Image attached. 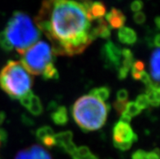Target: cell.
<instances>
[{
    "label": "cell",
    "instance_id": "3",
    "mask_svg": "<svg viewBox=\"0 0 160 159\" xmlns=\"http://www.w3.org/2000/svg\"><path fill=\"white\" fill-rule=\"evenodd\" d=\"M3 32L11 46L20 54L35 44L41 37V32L32 19L22 12L13 13Z\"/></svg>",
    "mask_w": 160,
    "mask_h": 159
},
{
    "label": "cell",
    "instance_id": "10",
    "mask_svg": "<svg viewBox=\"0 0 160 159\" xmlns=\"http://www.w3.org/2000/svg\"><path fill=\"white\" fill-rule=\"evenodd\" d=\"M106 20L112 28H120L124 27L126 21V16L120 9L112 8L106 15Z\"/></svg>",
    "mask_w": 160,
    "mask_h": 159
},
{
    "label": "cell",
    "instance_id": "34",
    "mask_svg": "<svg viewBox=\"0 0 160 159\" xmlns=\"http://www.w3.org/2000/svg\"><path fill=\"white\" fill-rule=\"evenodd\" d=\"M147 152L143 149H138L132 154V159H146Z\"/></svg>",
    "mask_w": 160,
    "mask_h": 159
},
{
    "label": "cell",
    "instance_id": "29",
    "mask_svg": "<svg viewBox=\"0 0 160 159\" xmlns=\"http://www.w3.org/2000/svg\"><path fill=\"white\" fill-rule=\"evenodd\" d=\"M128 97V91L124 89H120L116 93V101L127 102Z\"/></svg>",
    "mask_w": 160,
    "mask_h": 159
},
{
    "label": "cell",
    "instance_id": "35",
    "mask_svg": "<svg viewBox=\"0 0 160 159\" xmlns=\"http://www.w3.org/2000/svg\"><path fill=\"white\" fill-rule=\"evenodd\" d=\"M131 10L133 12H140L143 7V2L142 1H134L131 3Z\"/></svg>",
    "mask_w": 160,
    "mask_h": 159
},
{
    "label": "cell",
    "instance_id": "44",
    "mask_svg": "<svg viewBox=\"0 0 160 159\" xmlns=\"http://www.w3.org/2000/svg\"><path fill=\"white\" fill-rule=\"evenodd\" d=\"M89 159H98V157L94 155V154H93V153H91V155L89 156Z\"/></svg>",
    "mask_w": 160,
    "mask_h": 159
},
{
    "label": "cell",
    "instance_id": "39",
    "mask_svg": "<svg viewBox=\"0 0 160 159\" xmlns=\"http://www.w3.org/2000/svg\"><path fill=\"white\" fill-rule=\"evenodd\" d=\"M21 119H22L23 123H24V124L28 125V126H32V125L34 124V122H33V120H32V119H31L29 117L27 116V115H22V118H21Z\"/></svg>",
    "mask_w": 160,
    "mask_h": 159
},
{
    "label": "cell",
    "instance_id": "8",
    "mask_svg": "<svg viewBox=\"0 0 160 159\" xmlns=\"http://www.w3.org/2000/svg\"><path fill=\"white\" fill-rule=\"evenodd\" d=\"M72 137L73 134L70 131L57 133L56 135H55V145L72 155L77 149V146L73 143Z\"/></svg>",
    "mask_w": 160,
    "mask_h": 159
},
{
    "label": "cell",
    "instance_id": "40",
    "mask_svg": "<svg viewBox=\"0 0 160 159\" xmlns=\"http://www.w3.org/2000/svg\"><path fill=\"white\" fill-rule=\"evenodd\" d=\"M8 141V133L4 129L0 128V143H5Z\"/></svg>",
    "mask_w": 160,
    "mask_h": 159
},
{
    "label": "cell",
    "instance_id": "37",
    "mask_svg": "<svg viewBox=\"0 0 160 159\" xmlns=\"http://www.w3.org/2000/svg\"><path fill=\"white\" fill-rule=\"evenodd\" d=\"M114 146L117 148L118 149H120L121 151H126L128 150L130 148L132 147V143H124V144H115L113 143Z\"/></svg>",
    "mask_w": 160,
    "mask_h": 159
},
{
    "label": "cell",
    "instance_id": "14",
    "mask_svg": "<svg viewBox=\"0 0 160 159\" xmlns=\"http://www.w3.org/2000/svg\"><path fill=\"white\" fill-rule=\"evenodd\" d=\"M51 119L56 125L63 126L68 122V116L66 107L63 106L57 107L56 110L51 113Z\"/></svg>",
    "mask_w": 160,
    "mask_h": 159
},
{
    "label": "cell",
    "instance_id": "28",
    "mask_svg": "<svg viewBox=\"0 0 160 159\" xmlns=\"http://www.w3.org/2000/svg\"><path fill=\"white\" fill-rule=\"evenodd\" d=\"M142 83H144V85H146V87H149L151 84H152V81L150 78V75L148 73L143 71L140 73V79H139Z\"/></svg>",
    "mask_w": 160,
    "mask_h": 159
},
{
    "label": "cell",
    "instance_id": "43",
    "mask_svg": "<svg viewBox=\"0 0 160 159\" xmlns=\"http://www.w3.org/2000/svg\"><path fill=\"white\" fill-rule=\"evenodd\" d=\"M154 23L156 24L157 28L160 29V16H157L156 18L154 19Z\"/></svg>",
    "mask_w": 160,
    "mask_h": 159
},
{
    "label": "cell",
    "instance_id": "11",
    "mask_svg": "<svg viewBox=\"0 0 160 159\" xmlns=\"http://www.w3.org/2000/svg\"><path fill=\"white\" fill-rule=\"evenodd\" d=\"M106 6L102 2H92L86 10L88 18L90 20L102 18L106 15Z\"/></svg>",
    "mask_w": 160,
    "mask_h": 159
},
{
    "label": "cell",
    "instance_id": "23",
    "mask_svg": "<svg viewBox=\"0 0 160 159\" xmlns=\"http://www.w3.org/2000/svg\"><path fill=\"white\" fill-rule=\"evenodd\" d=\"M125 111L130 117H134L137 116L138 115H139L142 111L139 107L137 106V104L135 103V102H127V105H126Z\"/></svg>",
    "mask_w": 160,
    "mask_h": 159
},
{
    "label": "cell",
    "instance_id": "41",
    "mask_svg": "<svg viewBox=\"0 0 160 159\" xmlns=\"http://www.w3.org/2000/svg\"><path fill=\"white\" fill-rule=\"evenodd\" d=\"M154 44L157 47H159L160 48V33H158V34H157L156 36L154 37Z\"/></svg>",
    "mask_w": 160,
    "mask_h": 159
},
{
    "label": "cell",
    "instance_id": "46",
    "mask_svg": "<svg viewBox=\"0 0 160 159\" xmlns=\"http://www.w3.org/2000/svg\"><path fill=\"white\" fill-rule=\"evenodd\" d=\"M159 159H160V158H159Z\"/></svg>",
    "mask_w": 160,
    "mask_h": 159
},
{
    "label": "cell",
    "instance_id": "33",
    "mask_svg": "<svg viewBox=\"0 0 160 159\" xmlns=\"http://www.w3.org/2000/svg\"><path fill=\"white\" fill-rule=\"evenodd\" d=\"M15 159H32V157L28 149H24L17 153Z\"/></svg>",
    "mask_w": 160,
    "mask_h": 159
},
{
    "label": "cell",
    "instance_id": "45",
    "mask_svg": "<svg viewBox=\"0 0 160 159\" xmlns=\"http://www.w3.org/2000/svg\"><path fill=\"white\" fill-rule=\"evenodd\" d=\"M0 144H1V143H0Z\"/></svg>",
    "mask_w": 160,
    "mask_h": 159
},
{
    "label": "cell",
    "instance_id": "13",
    "mask_svg": "<svg viewBox=\"0 0 160 159\" xmlns=\"http://www.w3.org/2000/svg\"><path fill=\"white\" fill-rule=\"evenodd\" d=\"M150 73L155 82L160 83V48L152 53L150 58Z\"/></svg>",
    "mask_w": 160,
    "mask_h": 159
},
{
    "label": "cell",
    "instance_id": "7",
    "mask_svg": "<svg viewBox=\"0 0 160 159\" xmlns=\"http://www.w3.org/2000/svg\"><path fill=\"white\" fill-rule=\"evenodd\" d=\"M138 137L133 132L129 124L119 121L113 127V143L124 144L132 143L138 141Z\"/></svg>",
    "mask_w": 160,
    "mask_h": 159
},
{
    "label": "cell",
    "instance_id": "2",
    "mask_svg": "<svg viewBox=\"0 0 160 159\" xmlns=\"http://www.w3.org/2000/svg\"><path fill=\"white\" fill-rule=\"evenodd\" d=\"M110 107L90 95L77 99L72 109L77 124L84 131H96L105 124Z\"/></svg>",
    "mask_w": 160,
    "mask_h": 159
},
{
    "label": "cell",
    "instance_id": "15",
    "mask_svg": "<svg viewBox=\"0 0 160 159\" xmlns=\"http://www.w3.org/2000/svg\"><path fill=\"white\" fill-rule=\"evenodd\" d=\"M28 111L34 116H39L42 115L43 112V106L41 102V100L38 96L36 95H32L31 97L30 104L29 107H28Z\"/></svg>",
    "mask_w": 160,
    "mask_h": 159
},
{
    "label": "cell",
    "instance_id": "18",
    "mask_svg": "<svg viewBox=\"0 0 160 159\" xmlns=\"http://www.w3.org/2000/svg\"><path fill=\"white\" fill-rule=\"evenodd\" d=\"M121 55L123 57V60H122V67H124L126 68L131 69L132 64L134 62V57L133 54L129 49H123L121 50Z\"/></svg>",
    "mask_w": 160,
    "mask_h": 159
},
{
    "label": "cell",
    "instance_id": "42",
    "mask_svg": "<svg viewBox=\"0 0 160 159\" xmlns=\"http://www.w3.org/2000/svg\"><path fill=\"white\" fill-rule=\"evenodd\" d=\"M5 118H6L5 113L1 111V112H0V124H2V123H3V121L5 120Z\"/></svg>",
    "mask_w": 160,
    "mask_h": 159
},
{
    "label": "cell",
    "instance_id": "25",
    "mask_svg": "<svg viewBox=\"0 0 160 159\" xmlns=\"http://www.w3.org/2000/svg\"><path fill=\"white\" fill-rule=\"evenodd\" d=\"M0 47L7 52H10L13 50V47L11 46L3 32H0Z\"/></svg>",
    "mask_w": 160,
    "mask_h": 159
},
{
    "label": "cell",
    "instance_id": "19",
    "mask_svg": "<svg viewBox=\"0 0 160 159\" xmlns=\"http://www.w3.org/2000/svg\"><path fill=\"white\" fill-rule=\"evenodd\" d=\"M42 77L44 80H57L59 78V72L57 71L56 67H55L54 62H51L48 66L46 67L44 72H42Z\"/></svg>",
    "mask_w": 160,
    "mask_h": 159
},
{
    "label": "cell",
    "instance_id": "30",
    "mask_svg": "<svg viewBox=\"0 0 160 159\" xmlns=\"http://www.w3.org/2000/svg\"><path fill=\"white\" fill-rule=\"evenodd\" d=\"M146 16L145 15V13L142 12H138L134 13L133 15V20L134 22L138 24H142L143 23L146 21Z\"/></svg>",
    "mask_w": 160,
    "mask_h": 159
},
{
    "label": "cell",
    "instance_id": "9",
    "mask_svg": "<svg viewBox=\"0 0 160 159\" xmlns=\"http://www.w3.org/2000/svg\"><path fill=\"white\" fill-rule=\"evenodd\" d=\"M92 34L94 39L97 37L109 38L111 36V30L108 22L102 18L92 20Z\"/></svg>",
    "mask_w": 160,
    "mask_h": 159
},
{
    "label": "cell",
    "instance_id": "17",
    "mask_svg": "<svg viewBox=\"0 0 160 159\" xmlns=\"http://www.w3.org/2000/svg\"><path fill=\"white\" fill-rule=\"evenodd\" d=\"M110 93H111V89L108 86H102L99 88H95L93 89L90 92L89 94L90 96H93L95 98L98 99L102 102H105L110 97Z\"/></svg>",
    "mask_w": 160,
    "mask_h": 159
},
{
    "label": "cell",
    "instance_id": "24",
    "mask_svg": "<svg viewBox=\"0 0 160 159\" xmlns=\"http://www.w3.org/2000/svg\"><path fill=\"white\" fill-rule=\"evenodd\" d=\"M135 103L141 110L148 108L149 106H150V102H149V100L146 94H140L139 96H138Z\"/></svg>",
    "mask_w": 160,
    "mask_h": 159
},
{
    "label": "cell",
    "instance_id": "12",
    "mask_svg": "<svg viewBox=\"0 0 160 159\" xmlns=\"http://www.w3.org/2000/svg\"><path fill=\"white\" fill-rule=\"evenodd\" d=\"M118 38L120 42L126 45H133L136 43L138 40L136 32L131 28L128 27H122L118 31Z\"/></svg>",
    "mask_w": 160,
    "mask_h": 159
},
{
    "label": "cell",
    "instance_id": "38",
    "mask_svg": "<svg viewBox=\"0 0 160 159\" xmlns=\"http://www.w3.org/2000/svg\"><path fill=\"white\" fill-rule=\"evenodd\" d=\"M131 120H132V117H130L125 111H124V112L122 113L121 116H120V122L127 123V124H129Z\"/></svg>",
    "mask_w": 160,
    "mask_h": 159
},
{
    "label": "cell",
    "instance_id": "4",
    "mask_svg": "<svg viewBox=\"0 0 160 159\" xmlns=\"http://www.w3.org/2000/svg\"><path fill=\"white\" fill-rule=\"evenodd\" d=\"M32 77L19 61L10 60L0 72V87L12 98L20 99L31 91Z\"/></svg>",
    "mask_w": 160,
    "mask_h": 159
},
{
    "label": "cell",
    "instance_id": "16",
    "mask_svg": "<svg viewBox=\"0 0 160 159\" xmlns=\"http://www.w3.org/2000/svg\"><path fill=\"white\" fill-rule=\"evenodd\" d=\"M28 151L30 153L32 159H52L50 153L40 145H32L30 149H28Z\"/></svg>",
    "mask_w": 160,
    "mask_h": 159
},
{
    "label": "cell",
    "instance_id": "32",
    "mask_svg": "<svg viewBox=\"0 0 160 159\" xmlns=\"http://www.w3.org/2000/svg\"><path fill=\"white\" fill-rule=\"evenodd\" d=\"M42 143L47 148H52L54 147V146H55V135L45 138V139L42 141Z\"/></svg>",
    "mask_w": 160,
    "mask_h": 159
},
{
    "label": "cell",
    "instance_id": "20",
    "mask_svg": "<svg viewBox=\"0 0 160 159\" xmlns=\"http://www.w3.org/2000/svg\"><path fill=\"white\" fill-rule=\"evenodd\" d=\"M54 130L49 126H43V127H40L35 132V136L38 141L42 142L45 138H47L51 136H54Z\"/></svg>",
    "mask_w": 160,
    "mask_h": 159
},
{
    "label": "cell",
    "instance_id": "36",
    "mask_svg": "<svg viewBox=\"0 0 160 159\" xmlns=\"http://www.w3.org/2000/svg\"><path fill=\"white\" fill-rule=\"evenodd\" d=\"M160 158V150L159 149H154L153 151L147 153L146 159H159Z\"/></svg>",
    "mask_w": 160,
    "mask_h": 159
},
{
    "label": "cell",
    "instance_id": "1",
    "mask_svg": "<svg viewBox=\"0 0 160 159\" xmlns=\"http://www.w3.org/2000/svg\"><path fill=\"white\" fill-rule=\"evenodd\" d=\"M35 23L51 42L53 53L57 55L81 54L95 40L92 34V20L81 2L44 1Z\"/></svg>",
    "mask_w": 160,
    "mask_h": 159
},
{
    "label": "cell",
    "instance_id": "6",
    "mask_svg": "<svg viewBox=\"0 0 160 159\" xmlns=\"http://www.w3.org/2000/svg\"><path fill=\"white\" fill-rule=\"evenodd\" d=\"M102 57L108 68L116 69L121 65V49L112 41H108L102 48Z\"/></svg>",
    "mask_w": 160,
    "mask_h": 159
},
{
    "label": "cell",
    "instance_id": "27",
    "mask_svg": "<svg viewBox=\"0 0 160 159\" xmlns=\"http://www.w3.org/2000/svg\"><path fill=\"white\" fill-rule=\"evenodd\" d=\"M127 102H119V101L114 102L113 108L116 110V112H117L119 115H121L122 113L125 111Z\"/></svg>",
    "mask_w": 160,
    "mask_h": 159
},
{
    "label": "cell",
    "instance_id": "26",
    "mask_svg": "<svg viewBox=\"0 0 160 159\" xmlns=\"http://www.w3.org/2000/svg\"><path fill=\"white\" fill-rule=\"evenodd\" d=\"M32 95H33V93H32V91H29V92H28V93H25V94L23 95L22 97H20V101L23 107L28 109V107H29V104H30L31 97H32Z\"/></svg>",
    "mask_w": 160,
    "mask_h": 159
},
{
    "label": "cell",
    "instance_id": "31",
    "mask_svg": "<svg viewBox=\"0 0 160 159\" xmlns=\"http://www.w3.org/2000/svg\"><path fill=\"white\" fill-rule=\"evenodd\" d=\"M118 78L120 80H124V79L127 78L128 77V72H129V69L126 68L124 67L120 66L119 68H118Z\"/></svg>",
    "mask_w": 160,
    "mask_h": 159
},
{
    "label": "cell",
    "instance_id": "5",
    "mask_svg": "<svg viewBox=\"0 0 160 159\" xmlns=\"http://www.w3.org/2000/svg\"><path fill=\"white\" fill-rule=\"evenodd\" d=\"M21 61L24 67L29 74L42 75L51 62H53V55L51 46L44 41L37 42L24 51Z\"/></svg>",
    "mask_w": 160,
    "mask_h": 159
},
{
    "label": "cell",
    "instance_id": "21",
    "mask_svg": "<svg viewBox=\"0 0 160 159\" xmlns=\"http://www.w3.org/2000/svg\"><path fill=\"white\" fill-rule=\"evenodd\" d=\"M91 155V152L86 146H81L77 148L75 152L72 154V159H89V156Z\"/></svg>",
    "mask_w": 160,
    "mask_h": 159
},
{
    "label": "cell",
    "instance_id": "22",
    "mask_svg": "<svg viewBox=\"0 0 160 159\" xmlns=\"http://www.w3.org/2000/svg\"><path fill=\"white\" fill-rule=\"evenodd\" d=\"M145 69V63L142 61H135L131 67V74L134 80H139L140 79V73Z\"/></svg>",
    "mask_w": 160,
    "mask_h": 159
}]
</instances>
